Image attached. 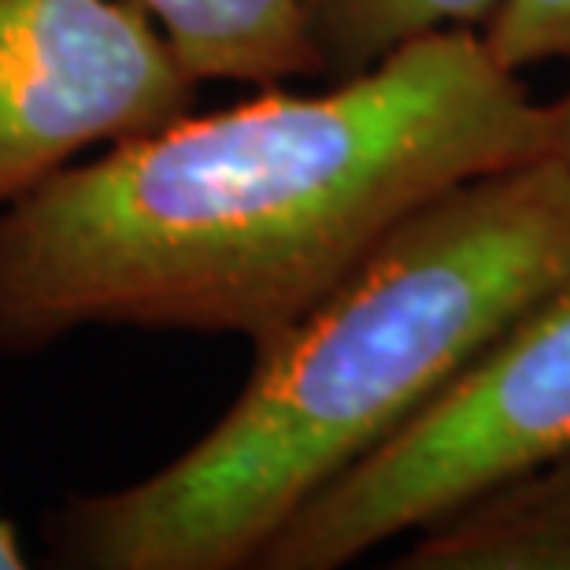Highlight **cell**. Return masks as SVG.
Listing matches in <instances>:
<instances>
[{"label":"cell","mask_w":570,"mask_h":570,"mask_svg":"<svg viewBox=\"0 0 570 570\" xmlns=\"http://www.w3.org/2000/svg\"><path fill=\"white\" fill-rule=\"evenodd\" d=\"M556 153L552 111L482 33H433L318 94L170 119L0 208V352L82 330L264 345L407 215Z\"/></svg>","instance_id":"1"},{"label":"cell","mask_w":570,"mask_h":570,"mask_svg":"<svg viewBox=\"0 0 570 570\" xmlns=\"http://www.w3.org/2000/svg\"><path fill=\"white\" fill-rule=\"evenodd\" d=\"M570 275V159L489 170L396 226L256 345L237 401L186 452L49 519L86 570H245L315 493L449 393Z\"/></svg>","instance_id":"2"},{"label":"cell","mask_w":570,"mask_h":570,"mask_svg":"<svg viewBox=\"0 0 570 570\" xmlns=\"http://www.w3.org/2000/svg\"><path fill=\"white\" fill-rule=\"evenodd\" d=\"M560 449H570V275L415 423L307 500L256 567L341 570Z\"/></svg>","instance_id":"3"},{"label":"cell","mask_w":570,"mask_h":570,"mask_svg":"<svg viewBox=\"0 0 570 570\" xmlns=\"http://www.w3.org/2000/svg\"><path fill=\"white\" fill-rule=\"evenodd\" d=\"M193 100L197 82L138 0H0V208Z\"/></svg>","instance_id":"4"},{"label":"cell","mask_w":570,"mask_h":570,"mask_svg":"<svg viewBox=\"0 0 570 570\" xmlns=\"http://www.w3.org/2000/svg\"><path fill=\"white\" fill-rule=\"evenodd\" d=\"M396 570H570V449L519 466L407 533Z\"/></svg>","instance_id":"5"},{"label":"cell","mask_w":570,"mask_h":570,"mask_svg":"<svg viewBox=\"0 0 570 570\" xmlns=\"http://www.w3.org/2000/svg\"><path fill=\"white\" fill-rule=\"evenodd\" d=\"M193 82L323 78L304 0H138Z\"/></svg>","instance_id":"6"},{"label":"cell","mask_w":570,"mask_h":570,"mask_svg":"<svg viewBox=\"0 0 570 570\" xmlns=\"http://www.w3.org/2000/svg\"><path fill=\"white\" fill-rule=\"evenodd\" d=\"M504 0H304L323 78H352L433 33L474 30Z\"/></svg>","instance_id":"7"},{"label":"cell","mask_w":570,"mask_h":570,"mask_svg":"<svg viewBox=\"0 0 570 570\" xmlns=\"http://www.w3.org/2000/svg\"><path fill=\"white\" fill-rule=\"evenodd\" d=\"M482 41L515 75L570 63V0H504L485 22Z\"/></svg>","instance_id":"8"},{"label":"cell","mask_w":570,"mask_h":570,"mask_svg":"<svg viewBox=\"0 0 570 570\" xmlns=\"http://www.w3.org/2000/svg\"><path fill=\"white\" fill-rule=\"evenodd\" d=\"M552 111V141H556V153L570 159V89L549 105Z\"/></svg>","instance_id":"9"},{"label":"cell","mask_w":570,"mask_h":570,"mask_svg":"<svg viewBox=\"0 0 570 570\" xmlns=\"http://www.w3.org/2000/svg\"><path fill=\"white\" fill-rule=\"evenodd\" d=\"M27 567V552L19 544V533L8 519H0V570H19Z\"/></svg>","instance_id":"10"}]
</instances>
